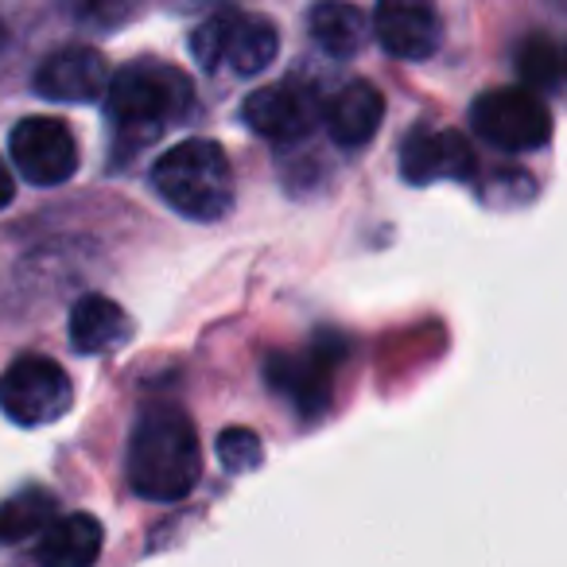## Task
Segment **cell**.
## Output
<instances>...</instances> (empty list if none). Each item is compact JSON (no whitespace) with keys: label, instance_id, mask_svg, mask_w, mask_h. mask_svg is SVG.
<instances>
[{"label":"cell","instance_id":"cell-15","mask_svg":"<svg viewBox=\"0 0 567 567\" xmlns=\"http://www.w3.org/2000/svg\"><path fill=\"white\" fill-rule=\"evenodd\" d=\"M133 334V319L110 296H82L71 311V347L79 354H110Z\"/></svg>","mask_w":567,"mask_h":567},{"label":"cell","instance_id":"cell-4","mask_svg":"<svg viewBox=\"0 0 567 567\" xmlns=\"http://www.w3.org/2000/svg\"><path fill=\"white\" fill-rule=\"evenodd\" d=\"M276 28L265 17H245V12H218L203 20L190 35V55L203 71H218L221 63L241 79L260 74L276 59Z\"/></svg>","mask_w":567,"mask_h":567},{"label":"cell","instance_id":"cell-20","mask_svg":"<svg viewBox=\"0 0 567 567\" xmlns=\"http://www.w3.org/2000/svg\"><path fill=\"white\" fill-rule=\"evenodd\" d=\"M141 4L144 0H79V12L86 20H97V24H121Z\"/></svg>","mask_w":567,"mask_h":567},{"label":"cell","instance_id":"cell-9","mask_svg":"<svg viewBox=\"0 0 567 567\" xmlns=\"http://www.w3.org/2000/svg\"><path fill=\"white\" fill-rule=\"evenodd\" d=\"M241 117L252 133L268 141H300L319 125V97L303 82L284 79L252 90L241 105Z\"/></svg>","mask_w":567,"mask_h":567},{"label":"cell","instance_id":"cell-10","mask_svg":"<svg viewBox=\"0 0 567 567\" xmlns=\"http://www.w3.org/2000/svg\"><path fill=\"white\" fill-rule=\"evenodd\" d=\"M401 175L416 187L440 179H474V152L463 133L455 128H416L404 141L401 152Z\"/></svg>","mask_w":567,"mask_h":567},{"label":"cell","instance_id":"cell-7","mask_svg":"<svg viewBox=\"0 0 567 567\" xmlns=\"http://www.w3.org/2000/svg\"><path fill=\"white\" fill-rule=\"evenodd\" d=\"M342 354L347 347L339 339H319L296 354H272L268 358V385L288 404H296L303 416H319L331 401V381Z\"/></svg>","mask_w":567,"mask_h":567},{"label":"cell","instance_id":"cell-13","mask_svg":"<svg viewBox=\"0 0 567 567\" xmlns=\"http://www.w3.org/2000/svg\"><path fill=\"white\" fill-rule=\"evenodd\" d=\"M381 117H385V97L365 79L347 82V86L331 97V105H327V128H331V141L342 144V148H362V144H370Z\"/></svg>","mask_w":567,"mask_h":567},{"label":"cell","instance_id":"cell-1","mask_svg":"<svg viewBox=\"0 0 567 567\" xmlns=\"http://www.w3.org/2000/svg\"><path fill=\"white\" fill-rule=\"evenodd\" d=\"M203 474L190 416L175 404H148L128 435V486L148 502H179Z\"/></svg>","mask_w":567,"mask_h":567},{"label":"cell","instance_id":"cell-6","mask_svg":"<svg viewBox=\"0 0 567 567\" xmlns=\"http://www.w3.org/2000/svg\"><path fill=\"white\" fill-rule=\"evenodd\" d=\"M474 133L502 152H536L548 144V105L528 90H489L471 105Z\"/></svg>","mask_w":567,"mask_h":567},{"label":"cell","instance_id":"cell-19","mask_svg":"<svg viewBox=\"0 0 567 567\" xmlns=\"http://www.w3.org/2000/svg\"><path fill=\"white\" fill-rule=\"evenodd\" d=\"M218 455L229 474H245V471H252V466H260L265 447H260V440L249 432V427H229V432H221V440H218Z\"/></svg>","mask_w":567,"mask_h":567},{"label":"cell","instance_id":"cell-21","mask_svg":"<svg viewBox=\"0 0 567 567\" xmlns=\"http://www.w3.org/2000/svg\"><path fill=\"white\" fill-rule=\"evenodd\" d=\"M12 195H17V183H12L9 164L0 159V206H9V203H12Z\"/></svg>","mask_w":567,"mask_h":567},{"label":"cell","instance_id":"cell-8","mask_svg":"<svg viewBox=\"0 0 567 567\" xmlns=\"http://www.w3.org/2000/svg\"><path fill=\"white\" fill-rule=\"evenodd\" d=\"M20 175L35 187H59L79 172V144L55 117H24L9 136Z\"/></svg>","mask_w":567,"mask_h":567},{"label":"cell","instance_id":"cell-12","mask_svg":"<svg viewBox=\"0 0 567 567\" xmlns=\"http://www.w3.org/2000/svg\"><path fill=\"white\" fill-rule=\"evenodd\" d=\"M110 79V63L94 48H66L35 71V90L51 102H102Z\"/></svg>","mask_w":567,"mask_h":567},{"label":"cell","instance_id":"cell-14","mask_svg":"<svg viewBox=\"0 0 567 567\" xmlns=\"http://www.w3.org/2000/svg\"><path fill=\"white\" fill-rule=\"evenodd\" d=\"M102 525L90 513H71V517H55L40 533V548H35V564L40 567H94L102 556Z\"/></svg>","mask_w":567,"mask_h":567},{"label":"cell","instance_id":"cell-17","mask_svg":"<svg viewBox=\"0 0 567 567\" xmlns=\"http://www.w3.org/2000/svg\"><path fill=\"white\" fill-rule=\"evenodd\" d=\"M55 509H59L55 497L35 486L4 497V502H0V544H20V540L40 536L43 528L55 520Z\"/></svg>","mask_w":567,"mask_h":567},{"label":"cell","instance_id":"cell-18","mask_svg":"<svg viewBox=\"0 0 567 567\" xmlns=\"http://www.w3.org/2000/svg\"><path fill=\"white\" fill-rule=\"evenodd\" d=\"M517 71L528 82V94L533 90H556L559 79H564V59H559V48L548 35H528L517 48Z\"/></svg>","mask_w":567,"mask_h":567},{"label":"cell","instance_id":"cell-11","mask_svg":"<svg viewBox=\"0 0 567 567\" xmlns=\"http://www.w3.org/2000/svg\"><path fill=\"white\" fill-rule=\"evenodd\" d=\"M381 48L404 63H420L440 48V12L435 0H378L373 17Z\"/></svg>","mask_w":567,"mask_h":567},{"label":"cell","instance_id":"cell-3","mask_svg":"<svg viewBox=\"0 0 567 567\" xmlns=\"http://www.w3.org/2000/svg\"><path fill=\"white\" fill-rule=\"evenodd\" d=\"M156 195L190 221H218L234 206V175L214 141H183L152 167Z\"/></svg>","mask_w":567,"mask_h":567},{"label":"cell","instance_id":"cell-16","mask_svg":"<svg viewBox=\"0 0 567 567\" xmlns=\"http://www.w3.org/2000/svg\"><path fill=\"white\" fill-rule=\"evenodd\" d=\"M308 28H311V40L334 59L358 55L365 48V40H370L365 17L354 4H347V0H323V4H316L308 17Z\"/></svg>","mask_w":567,"mask_h":567},{"label":"cell","instance_id":"cell-2","mask_svg":"<svg viewBox=\"0 0 567 567\" xmlns=\"http://www.w3.org/2000/svg\"><path fill=\"white\" fill-rule=\"evenodd\" d=\"M105 110L113 121L117 152H136L190 110V82L179 66L141 59L110 79Z\"/></svg>","mask_w":567,"mask_h":567},{"label":"cell","instance_id":"cell-5","mask_svg":"<svg viewBox=\"0 0 567 567\" xmlns=\"http://www.w3.org/2000/svg\"><path fill=\"white\" fill-rule=\"evenodd\" d=\"M71 401V378L55 358L20 354L9 370L0 373V412L20 427L55 424L59 416H66Z\"/></svg>","mask_w":567,"mask_h":567}]
</instances>
